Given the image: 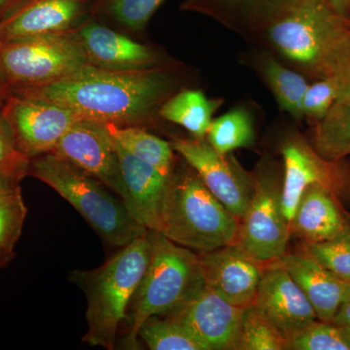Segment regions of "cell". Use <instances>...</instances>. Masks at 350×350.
<instances>
[{"instance_id":"cell-1","label":"cell","mask_w":350,"mask_h":350,"mask_svg":"<svg viewBox=\"0 0 350 350\" xmlns=\"http://www.w3.org/2000/svg\"><path fill=\"white\" fill-rule=\"evenodd\" d=\"M174 87V78L163 68L110 70L94 66L59 81L10 93L56 103L82 119L126 126L160 109Z\"/></svg>"},{"instance_id":"cell-2","label":"cell","mask_w":350,"mask_h":350,"mask_svg":"<svg viewBox=\"0 0 350 350\" xmlns=\"http://www.w3.org/2000/svg\"><path fill=\"white\" fill-rule=\"evenodd\" d=\"M250 33L314 80L335 75L350 55V20L331 0H282Z\"/></svg>"},{"instance_id":"cell-3","label":"cell","mask_w":350,"mask_h":350,"mask_svg":"<svg viewBox=\"0 0 350 350\" xmlns=\"http://www.w3.org/2000/svg\"><path fill=\"white\" fill-rule=\"evenodd\" d=\"M151 241L148 232L124 246L103 266L91 271L75 269L69 280L87 299L88 331L83 342L112 350L129 306L148 267Z\"/></svg>"},{"instance_id":"cell-4","label":"cell","mask_w":350,"mask_h":350,"mask_svg":"<svg viewBox=\"0 0 350 350\" xmlns=\"http://www.w3.org/2000/svg\"><path fill=\"white\" fill-rule=\"evenodd\" d=\"M239 228V219L211 194L194 170H172L158 232L202 253L236 243Z\"/></svg>"},{"instance_id":"cell-5","label":"cell","mask_w":350,"mask_h":350,"mask_svg":"<svg viewBox=\"0 0 350 350\" xmlns=\"http://www.w3.org/2000/svg\"><path fill=\"white\" fill-rule=\"evenodd\" d=\"M29 175L54 189L112 245L124 247L148 232L105 184L52 152L31 159Z\"/></svg>"},{"instance_id":"cell-6","label":"cell","mask_w":350,"mask_h":350,"mask_svg":"<svg viewBox=\"0 0 350 350\" xmlns=\"http://www.w3.org/2000/svg\"><path fill=\"white\" fill-rule=\"evenodd\" d=\"M151 255L148 267L131 299L126 317L130 329L126 347L137 349L138 332L147 319L165 315L204 283L199 253L148 230Z\"/></svg>"},{"instance_id":"cell-7","label":"cell","mask_w":350,"mask_h":350,"mask_svg":"<svg viewBox=\"0 0 350 350\" xmlns=\"http://www.w3.org/2000/svg\"><path fill=\"white\" fill-rule=\"evenodd\" d=\"M92 68L69 29L0 40V81L10 92L59 81Z\"/></svg>"},{"instance_id":"cell-8","label":"cell","mask_w":350,"mask_h":350,"mask_svg":"<svg viewBox=\"0 0 350 350\" xmlns=\"http://www.w3.org/2000/svg\"><path fill=\"white\" fill-rule=\"evenodd\" d=\"M253 174L252 198L239 221L236 243L250 256L268 267L287 253L289 223L282 208V185L273 167L262 165Z\"/></svg>"},{"instance_id":"cell-9","label":"cell","mask_w":350,"mask_h":350,"mask_svg":"<svg viewBox=\"0 0 350 350\" xmlns=\"http://www.w3.org/2000/svg\"><path fill=\"white\" fill-rule=\"evenodd\" d=\"M283 176L282 208L288 223L308 186L328 189L340 200L350 199V163L327 160L299 133L288 135L282 145Z\"/></svg>"},{"instance_id":"cell-10","label":"cell","mask_w":350,"mask_h":350,"mask_svg":"<svg viewBox=\"0 0 350 350\" xmlns=\"http://www.w3.org/2000/svg\"><path fill=\"white\" fill-rule=\"evenodd\" d=\"M0 113L18 150L29 159L52 151L71 126L82 119L56 103L14 93L7 96Z\"/></svg>"},{"instance_id":"cell-11","label":"cell","mask_w":350,"mask_h":350,"mask_svg":"<svg viewBox=\"0 0 350 350\" xmlns=\"http://www.w3.org/2000/svg\"><path fill=\"white\" fill-rule=\"evenodd\" d=\"M204 139L175 138L170 144L211 194L241 221L252 198L253 174L244 172L234 159L219 153Z\"/></svg>"},{"instance_id":"cell-12","label":"cell","mask_w":350,"mask_h":350,"mask_svg":"<svg viewBox=\"0 0 350 350\" xmlns=\"http://www.w3.org/2000/svg\"><path fill=\"white\" fill-rule=\"evenodd\" d=\"M51 152L98 179L125 202L126 192L118 153L103 123L79 120Z\"/></svg>"},{"instance_id":"cell-13","label":"cell","mask_w":350,"mask_h":350,"mask_svg":"<svg viewBox=\"0 0 350 350\" xmlns=\"http://www.w3.org/2000/svg\"><path fill=\"white\" fill-rule=\"evenodd\" d=\"M243 310L221 298L204 282L165 317L186 327L208 350H238Z\"/></svg>"},{"instance_id":"cell-14","label":"cell","mask_w":350,"mask_h":350,"mask_svg":"<svg viewBox=\"0 0 350 350\" xmlns=\"http://www.w3.org/2000/svg\"><path fill=\"white\" fill-rule=\"evenodd\" d=\"M199 257L206 286L232 305L252 304L266 266L237 243L199 253Z\"/></svg>"},{"instance_id":"cell-15","label":"cell","mask_w":350,"mask_h":350,"mask_svg":"<svg viewBox=\"0 0 350 350\" xmlns=\"http://www.w3.org/2000/svg\"><path fill=\"white\" fill-rule=\"evenodd\" d=\"M252 304L275 324L288 342L319 319L300 286L278 261L265 269Z\"/></svg>"},{"instance_id":"cell-16","label":"cell","mask_w":350,"mask_h":350,"mask_svg":"<svg viewBox=\"0 0 350 350\" xmlns=\"http://www.w3.org/2000/svg\"><path fill=\"white\" fill-rule=\"evenodd\" d=\"M88 63L110 70H139L157 68L162 57L155 50L135 42L108 27L87 25L70 31Z\"/></svg>"},{"instance_id":"cell-17","label":"cell","mask_w":350,"mask_h":350,"mask_svg":"<svg viewBox=\"0 0 350 350\" xmlns=\"http://www.w3.org/2000/svg\"><path fill=\"white\" fill-rule=\"evenodd\" d=\"M278 262L300 286L317 319L333 323L338 308L350 297V282L338 278L301 250L286 253Z\"/></svg>"},{"instance_id":"cell-18","label":"cell","mask_w":350,"mask_h":350,"mask_svg":"<svg viewBox=\"0 0 350 350\" xmlns=\"http://www.w3.org/2000/svg\"><path fill=\"white\" fill-rule=\"evenodd\" d=\"M85 8L86 0H25L0 20V40L68 31Z\"/></svg>"},{"instance_id":"cell-19","label":"cell","mask_w":350,"mask_h":350,"mask_svg":"<svg viewBox=\"0 0 350 350\" xmlns=\"http://www.w3.org/2000/svg\"><path fill=\"white\" fill-rule=\"evenodd\" d=\"M125 184L126 206L147 230L158 231L167 179L155 167L131 155L114 142Z\"/></svg>"},{"instance_id":"cell-20","label":"cell","mask_w":350,"mask_h":350,"mask_svg":"<svg viewBox=\"0 0 350 350\" xmlns=\"http://www.w3.org/2000/svg\"><path fill=\"white\" fill-rule=\"evenodd\" d=\"M349 228L350 214L342 200L319 185L306 189L289 223L291 236L298 237L303 244L331 241Z\"/></svg>"},{"instance_id":"cell-21","label":"cell","mask_w":350,"mask_h":350,"mask_svg":"<svg viewBox=\"0 0 350 350\" xmlns=\"http://www.w3.org/2000/svg\"><path fill=\"white\" fill-rule=\"evenodd\" d=\"M257 72L271 90L278 107L296 121L304 119L301 103L308 87L306 76L289 68L271 52H262L255 59Z\"/></svg>"},{"instance_id":"cell-22","label":"cell","mask_w":350,"mask_h":350,"mask_svg":"<svg viewBox=\"0 0 350 350\" xmlns=\"http://www.w3.org/2000/svg\"><path fill=\"white\" fill-rule=\"evenodd\" d=\"M282 0H187L184 8L213 18L237 31L250 33Z\"/></svg>"},{"instance_id":"cell-23","label":"cell","mask_w":350,"mask_h":350,"mask_svg":"<svg viewBox=\"0 0 350 350\" xmlns=\"http://www.w3.org/2000/svg\"><path fill=\"white\" fill-rule=\"evenodd\" d=\"M222 105L220 100H211L200 90H184L170 96L161 105L159 114L172 123L183 126L196 138L206 137L213 113Z\"/></svg>"},{"instance_id":"cell-24","label":"cell","mask_w":350,"mask_h":350,"mask_svg":"<svg viewBox=\"0 0 350 350\" xmlns=\"http://www.w3.org/2000/svg\"><path fill=\"white\" fill-rule=\"evenodd\" d=\"M308 142L327 160H342L350 156L349 98H338L323 118L313 122Z\"/></svg>"},{"instance_id":"cell-25","label":"cell","mask_w":350,"mask_h":350,"mask_svg":"<svg viewBox=\"0 0 350 350\" xmlns=\"http://www.w3.org/2000/svg\"><path fill=\"white\" fill-rule=\"evenodd\" d=\"M107 133L124 150L155 167L163 176L174 170V148L172 144L137 126L103 123Z\"/></svg>"},{"instance_id":"cell-26","label":"cell","mask_w":350,"mask_h":350,"mask_svg":"<svg viewBox=\"0 0 350 350\" xmlns=\"http://www.w3.org/2000/svg\"><path fill=\"white\" fill-rule=\"evenodd\" d=\"M207 142L220 154L227 155L239 148L254 144V123L246 108H232L213 120L206 133Z\"/></svg>"},{"instance_id":"cell-27","label":"cell","mask_w":350,"mask_h":350,"mask_svg":"<svg viewBox=\"0 0 350 350\" xmlns=\"http://www.w3.org/2000/svg\"><path fill=\"white\" fill-rule=\"evenodd\" d=\"M138 338L151 350H208L186 327L165 315L147 319Z\"/></svg>"},{"instance_id":"cell-28","label":"cell","mask_w":350,"mask_h":350,"mask_svg":"<svg viewBox=\"0 0 350 350\" xmlns=\"http://www.w3.org/2000/svg\"><path fill=\"white\" fill-rule=\"evenodd\" d=\"M238 350H289L288 340L275 324L257 308L244 306L241 313Z\"/></svg>"},{"instance_id":"cell-29","label":"cell","mask_w":350,"mask_h":350,"mask_svg":"<svg viewBox=\"0 0 350 350\" xmlns=\"http://www.w3.org/2000/svg\"><path fill=\"white\" fill-rule=\"evenodd\" d=\"M27 207L22 189L0 199V259L8 264L15 256V246L22 234Z\"/></svg>"},{"instance_id":"cell-30","label":"cell","mask_w":350,"mask_h":350,"mask_svg":"<svg viewBox=\"0 0 350 350\" xmlns=\"http://www.w3.org/2000/svg\"><path fill=\"white\" fill-rule=\"evenodd\" d=\"M300 250L338 278L350 282V228L331 241L301 244Z\"/></svg>"},{"instance_id":"cell-31","label":"cell","mask_w":350,"mask_h":350,"mask_svg":"<svg viewBox=\"0 0 350 350\" xmlns=\"http://www.w3.org/2000/svg\"><path fill=\"white\" fill-rule=\"evenodd\" d=\"M289 350H350L340 326L317 319L288 342Z\"/></svg>"},{"instance_id":"cell-32","label":"cell","mask_w":350,"mask_h":350,"mask_svg":"<svg viewBox=\"0 0 350 350\" xmlns=\"http://www.w3.org/2000/svg\"><path fill=\"white\" fill-rule=\"evenodd\" d=\"M338 96L340 87L333 76L322 78L308 85L301 103L304 118L310 120L312 123L323 118Z\"/></svg>"},{"instance_id":"cell-33","label":"cell","mask_w":350,"mask_h":350,"mask_svg":"<svg viewBox=\"0 0 350 350\" xmlns=\"http://www.w3.org/2000/svg\"><path fill=\"white\" fill-rule=\"evenodd\" d=\"M165 0H107L109 12L122 25L140 29Z\"/></svg>"},{"instance_id":"cell-34","label":"cell","mask_w":350,"mask_h":350,"mask_svg":"<svg viewBox=\"0 0 350 350\" xmlns=\"http://www.w3.org/2000/svg\"><path fill=\"white\" fill-rule=\"evenodd\" d=\"M31 159L18 150L0 113V174L22 181L29 175Z\"/></svg>"},{"instance_id":"cell-35","label":"cell","mask_w":350,"mask_h":350,"mask_svg":"<svg viewBox=\"0 0 350 350\" xmlns=\"http://www.w3.org/2000/svg\"><path fill=\"white\" fill-rule=\"evenodd\" d=\"M333 77L336 78L340 87L338 98H349L350 100V55L338 68Z\"/></svg>"},{"instance_id":"cell-36","label":"cell","mask_w":350,"mask_h":350,"mask_svg":"<svg viewBox=\"0 0 350 350\" xmlns=\"http://www.w3.org/2000/svg\"><path fill=\"white\" fill-rule=\"evenodd\" d=\"M21 190L20 181L0 174V199Z\"/></svg>"},{"instance_id":"cell-37","label":"cell","mask_w":350,"mask_h":350,"mask_svg":"<svg viewBox=\"0 0 350 350\" xmlns=\"http://www.w3.org/2000/svg\"><path fill=\"white\" fill-rule=\"evenodd\" d=\"M333 323L338 326L350 327V297L338 308Z\"/></svg>"},{"instance_id":"cell-38","label":"cell","mask_w":350,"mask_h":350,"mask_svg":"<svg viewBox=\"0 0 350 350\" xmlns=\"http://www.w3.org/2000/svg\"><path fill=\"white\" fill-rule=\"evenodd\" d=\"M25 0H0V20L19 7Z\"/></svg>"},{"instance_id":"cell-39","label":"cell","mask_w":350,"mask_h":350,"mask_svg":"<svg viewBox=\"0 0 350 350\" xmlns=\"http://www.w3.org/2000/svg\"><path fill=\"white\" fill-rule=\"evenodd\" d=\"M338 12L350 20V0H331Z\"/></svg>"},{"instance_id":"cell-40","label":"cell","mask_w":350,"mask_h":350,"mask_svg":"<svg viewBox=\"0 0 350 350\" xmlns=\"http://www.w3.org/2000/svg\"><path fill=\"white\" fill-rule=\"evenodd\" d=\"M9 94H10V91H9L8 88L0 81V110H1L2 105H3L4 101H5Z\"/></svg>"},{"instance_id":"cell-41","label":"cell","mask_w":350,"mask_h":350,"mask_svg":"<svg viewBox=\"0 0 350 350\" xmlns=\"http://www.w3.org/2000/svg\"><path fill=\"white\" fill-rule=\"evenodd\" d=\"M340 330H342V334H344L345 340L349 342L350 347V327L347 326H340Z\"/></svg>"},{"instance_id":"cell-42","label":"cell","mask_w":350,"mask_h":350,"mask_svg":"<svg viewBox=\"0 0 350 350\" xmlns=\"http://www.w3.org/2000/svg\"><path fill=\"white\" fill-rule=\"evenodd\" d=\"M6 265H7V262L2 261V260L0 259V268H1V267L6 266Z\"/></svg>"}]
</instances>
